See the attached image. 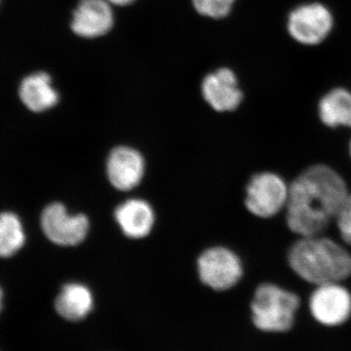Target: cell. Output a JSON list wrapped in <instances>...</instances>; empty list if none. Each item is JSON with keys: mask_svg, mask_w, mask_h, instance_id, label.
I'll return each instance as SVG.
<instances>
[{"mask_svg": "<svg viewBox=\"0 0 351 351\" xmlns=\"http://www.w3.org/2000/svg\"><path fill=\"white\" fill-rule=\"evenodd\" d=\"M41 226L53 243L75 246L86 239L90 223L85 215H69L63 204L52 203L43 210Z\"/></svg>", "mask_w": 351, "mask_h": 351, "instance_id": "cell-7", "label": "cell"}, {"mask_svg": "<svg viewBox=\"0 0 351 351\" xmlns=\"http://www.w3.org/2000/svg\"><path fill=\"white\" fill-rule=\"evenodd\" d=\"M288 195L287 184L278 175L260 173L252 178L247 186L245 205L255 216L270 218L286 206Z\"/></svg>", "mask_w": 351, "mask_h": 351, "instance_id": "cell-5", "label": "cell"}, {"mask_svg": "<svg viewBox=\"0 0 351 351\" xmlns=\"http://www.w3.org/2000/svg\"><path fill=\"white\" fill-rule=\"evenodd\" d=\"M348 195L345 180L336 171L311 166L289 186L288 228L301 237L320 235L337 219Z\"/></svg>", "mask_w": 351, "mask_h": 351, "instance_id": "cell-1", "label": "cell"}, {"mask_svg": "<svg viewBox=\"0 0 351 351\" xmlns=\"http://www.w3.org/2000/svg\"><path fill=\"white\" fill-rule=\"evenodd\" d=\"M336 221L341 239L346 244L351 245V195L346 198Z\"/></svg>", "mask_w": 351, "mask_h": 351, "instance_id": "cell-18", "label": "cell"}, {"mask_svg": "<svg viewBox=\"0 0 351 351\" xmlns=\"http://www.w3.org/2000/svg\"><path fill=\"white\" fill-rule=\"evenodd\" d=\"M202 94L205 101L219 112H233L243 100L237 75L228 68L217 69L205 76Z\"/></svg>", "mask_w": 351, "mask_h": 351, "instance_id": "cell-9", "label": "cell"}, {"mask_svg": "<svg viewBox=\"0 0 351 351\" xmlns=\"http://www.w3.org/2000/svg\"><path fill=\"white\" fill-rule=\"evenodd\" d=\"M2 299H3V294H2V290L0 288V311H1L2 308Z\"/></svg>", "mask_w": 351, "mask_h": 351, "instance_id": "cell-20", "label": "cell"}, {"mask_svg": "<svg viewBox=\"0 0 351 351\" xmlns=\"http://www.w3.org/2000/svg\"><path fill=\"white\" fill-rule=\"evenodd\" d=\"M19 95L23 104L34 112L50 110L59 101V94L52 85L49 75L36 73L21 82Z\"/></svg>", "mask_w": 351, "mask_h": 351, "instance_id": "cell-13", "label": "cell"}, {"mask_svg": "<svg viewBox=\"0 0 351 351\" xmlns=\"http://www.w3.org/2000/svg\"><path fill=\"white\" fill-rule=\"evenodd\" d=\"M334 25V18L323 4H304L297 7L288 17L287 29L291 38L302 45L314 46L322 43Z\"/></svg>", "mask_w": 351, "mask_h": 351, "instance_id": "cell-4", "label": "cell"}, {"mask_svg": "<svg viewBox=\"0 0 351 351\" xmlns=\"http://www.w3.org/2000/svg\"><path fill=\"white\" fill-rule=\"evenodd\" d=\"M24 244L25 232L20 219L10 212L0 214V257H11Z\"/></svg>", "mask_w": 351, "mask_h": 351, "instance_id": "cell-16", "label": "cell"}, {"mask_svg": "<svg viewBox=\"0 0 351 351\" xmlns=\"http://www.w3.org/2000/svg\"><path fill=\"white\" fill-rule=\"evenodd\" d=\"M197 267L202 283L216 291L232 288L243 274L239 258L223 247H215L203 252L198 258Z\"/></svg>", "mask_w": 351, "mask_h": 351, "instance_id": "cell-6", "label": "cell"}, {"mask_svg": "<svg viewBox=\"0 0 351 351\" xmlns=\"http://www.w3.org/2000/svg\"><path fill=\"white\" fill-rule=\"evenodd\" d=\"M300 299L294 293L265 283L258 286L252 302V319L263 332L289 331L294 324Z\"/></svg>", "mask_w": 351, "mask_h": 351, "instance_id": "cell-3", "label": "cell"}, {"mask_svg": "<svg viewBox=\"0 0 351 351\" xmlns=\"http://www.w3.org/2000/svg\"><path fill=\"white\" fill-rule=\"evenodd\" d=\"M200 15L212 19H223L232 12L235 0H191Z\"/></svg>", "mask_w": 351, "mask_h": 351, "instance_id": "cell-17", "label": "cell"}, {"mask_svg": "<svg viewBox=\"0 0 351 351\" xmlns=\"http://www.w3.org/2000/svg\"><path fill=\"white\" fill-rule=\"evenodd\" d=\"M319 115L325 125L351 128V92L336 88L325 95L319 101Z\"/></svg>", "mask_w": 351, "mask_h": 351, "instance_id": "cell-15", "label": "cell"}, {"mask_svg": "<svg viewBox=\"0 0 351 351\" xmlns=\"http://www.w3.org/2000/svg\"><path fill=\"white\" fill-rule=\"evenodd\" d=\"M107 174L115 189L122 191H131L144 177V157L132 147H115L108 158Z\"/></svg>", "mask_w": 351, "mask_h": 351, "instance_id": "cell-11", "label": "cell"}, {"mask_svg": "<svg viewBox=\"0 0 351 351\" xmlns=\"http://www.w3.org/2000/svg\"><path fill=\"white\" fill-rule=\"evenodd\" d=\"M291 269L307 282L319 286L339 283L351 276V255L332 240L301 237L289 251Z\"/></svg>", "mask_w": 351, "mask_h": 351, "instance_id": "cell-2", "label": "cell"}, {"mask_svg": "<svg viewBox=\"0 0 351 351\" xmlns=\"http://www.w3.org/2000/svg\"><path fill=\"white\" fill-rule=\"evenodd\" d=\"M94 307V297L87 286L69 283L62 288L55 301V309L62 318L73 322L85 319Z\"/></svg>", "mask_w": 351, "mask_h": 351, "instance_id": "cell-14", "label": "cell"}, {"mask_svg": "<svg viewBox=\"0 0 351 351\" xmlns=\"http://www.w3.org/2000/svg\"><path fill=\"white\" fill-rule=\"evenodd\" d=\"M110 3L114 4V5L117 6H127L129 4L133 3L136 0H108Z\"/></svg>", "mask_w": 351, "mask_h": 351, "instance_id": "cell-19", "label": "cell"}, {"mask_svg": "<svg viewBox=\"0 0 351 351\" xmlns=\"http://www.w3.org/2000/svg\"><path fill=\"white\" fill-rule=\"evenodd\" d=\"M309 307L321 324L338 326L351 315V295L339 283L323 284L311 295Z\"/></svg>", "mask_w": 351, "mask_h": 351, "instance_id": "cell-8", "label": "cell"}, {"mask_svg": "<svg viewBox=\"0 0 351 351\" xmlns=\"http://www.w3.org/2000/svg\"><path fill=\"white\" fill-rule=\"evenodd\" d=\"M115 219L126 237L140 239L151 233L154 225V210L142 199H130L115 210Z\"/></svg>", "mask_w": 351, "mask_h": 351, "instance_id": "cell-12", "label": "cell"}, {"mask_svg": "<svg viewBox=\"0 0 351 351\" xmlns=\"http://www.w3.org/2000/svg\"><path fill=\"white\" fill-rule=\"evenodd\" d=\"M350 154H351V142H350Z\"/></svg>", "mask_w": 351, "mask_h": 351, "instance_id": "cell-21", "label": "cell"}, {"mask_svg": "<svg viewBox=\"0 0 351 351\" xmlns=\"http://www.w3.org/2000/svg\"><path fill=\"white\" fill-rule=\"evenodd\" d=\"M108 0H80L73 12L71 29L76 36L96 38L112 29L113 13Z\"/></svg>", "mask_w": 351, "mask_h": 351, "instance_id": "cell-10", "label": "cell"}]
</instances>
